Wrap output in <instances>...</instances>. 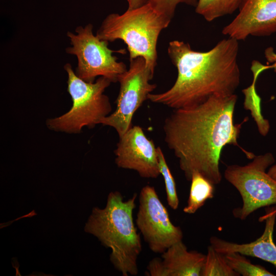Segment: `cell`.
Segmentation results:
<instances>
[{
    "label": "cell",
    "mask_w": 276,
    "mask_h": 276,
    "mask_svg": "<svg viewBox=\"0 0 276 276\" xmlns=\"http://www.w3.org/2000/svg\"><path fill=\"white\" fill-rule=\"evenodd\" d=\"M238 96L214 95L197 105L174 109L164 123L165 141L178 158L187 180L198 172L214 185L220 183L219 163L223 148L238 146L247 158L255 155L238 144L242 124L234 123Z\"/></svg>",
    "instance_id": "1"
},
{
    "label": "cell",
    "mask_w": 276,
    "mask_h": 276,
    "mask_svg": "<svg viewBox=\"0 0 276 276\" xmlns=\"http://www.w3.org/2000/svg\"><path fill=\"white\" fill-rule=\"evenodd\" d=\"M238 52V41L230 37L206 52L194 51L183 41L170 42L168 54L177 68L176 80L166 91L150 94L148 100L175 109L197 105L214 95L235 94L240 82Z\"/></svg>",
    "instance_id": "2"
},
{
    "label": "cell",
    "mask_w": 276,
    "mask_h": 276,
    "mask_svg": "<svg viewBox=\"0 0 276 276\" xmlns=\"http://www.w3.org/2000/svg\"><path fill=\"white\" fill-rule=\"evenodd\" d=\"M136 197L134 193L124 200L121 193L111 192L104 208L93 209L84 228L85 232L110 248V261L123 276L139 273L137 259L142 245L133 219Z\"/></svg>",
    "instance_id": "3"
},
{
    "label": "cell",
    "mask_w": 276,
    "mask_h": 276,
    "mask_svg": "<svg viewBox=\"0 0 276 276\" xmlns=\"http://www.w3.org/2000/svg\"><path fill=\"white\" fill-rule=\"evenodd\" d=\"M171 19L156 11L149 3L122 14L106 16L96 35L112 42L120 39L127 45L130 60L141 57L154 75L157 64V43L159 35Z\"/></svg>",
    "instance_id": "4"
},
{
    "label": "cell",
    "mask_w": 276,
    "mask_h": 276,
    "mask_svg": "<svg viewBox=\"0 0 276 276\" xmlns=\"http://www.w3.org/2000/svg\"><path fill=\"white\" fill-rule=\"evenodd\" d=\"M64 68L67 74V91L73 105L67 112L49 119L47 125L52 130L79 133L83 127L92 128L110 114V101L104 92L111 82L100 77L95 82H87L76 75L70 63Z\"/></svg>",
    "instance_id": "5"
},
{
    "label": "cell",
    "mask_w": 276,
    "mask_h": 276,
    "mask_svg": "<svg viewBox=\"0 0 276 276\" xmlns=\"http://www.w3.org/2000/svg\"><path fill=\"white\" fill-rule=\"evenodd\" d=\"M275 162L268 152L256 156L245 166L232 165L224 171L225 179L234 186L242 199V205L233 210L234 216L242 220L264 206L276 205V180L266 172Z\"/></svg>",
    "instance_id": "6"
},
{
    "label": "cell",
    "mask_w": 276,
    "mask_h": 276,
    "mask_svg": "<svg viewBox=\"0 0 276 276\" xmlns=\"http://www.w3.org/2000/svg\"><path fill=\"white\" fill-rule=\"evenodd\" d=\"M89 24L84 27L76 28L74 34L67 33L71 46L66 48L67 53L75 55L78 65L76 75L87 82H94L96 77H104L111 82H116L119 77L127 70L126 64L118 61L113 53L125 54V49L112 50L108 47L107 41L101 40L93 31Z\"/></svg>",
    "instance_id": "7"
},
{
    "label": "cell",
    "mask_w": 276,
    "mask_h": 276,
    "mask_svg": "<svg viewBox=\"0 0 276 276\" xmlns=\"http://www.w3.org/2000/svg\"><path fill=\"white\" fill-rule=\"evenodd\" d=\"M153 75L144 59L139 57L130 60L129 67L119 77L120 90L115 110L104 118L100 124L113 128L119 137L132 127L135 111L148 100L156 85L150 83Z\"/></svg>",
    "instance_id": "8"
},
{
    "label": "cell",
    "mask_w": 276,
    "mask_h": 276,
    "mask_svg": "<svg viewBox=\"0 0 276 276\" xmlns=\"http://www.w3.org/2000/svg\"><path fill=\"white\" fill-rule=\"evenodd\" d=\"M135 223L149 248L155 253H163L183 238L181 229L172 223L155 188L149 185L141 190Z\"/></svg>",
    "instance_id": "9"
},
{
    "label": "cell",
    "mask_w": 276,
    "mask_h": 276,
    "mask_svg": "<svg viewBox=\"0 0 276 276\" xmlns=\"http://www.w3.org/2000/svg\"><path fill=\"white\" fill-rule=\"evenodd\" d=\"M114 153L119 168L134 170L143 178H156L160 175L157 147L139 126H132L119 137Z\"/></svg>",
    "instance_id": "10"
},
{
    "label": "cell",
    "mask_w": 276,
    "mask_h": 276,
    "mask_svg": "<svg viewBox=\"0 0 276 276\" xmlns=\"http://www.w3.org/2000/svg\"><path fill=\"white\" fill-rule=\"evenodd\" d=\"M239 9L236 17L223 28V35L239 41L276 33V0H242Z\"/></svg>",
    "instance_id": "11"
},
{
    "label": "cell",
    "mask_w": 276,
    "mask_h": 276,
    "mask_svg": "<svg viewBox=\"0 0 276 276\" xmlns=\"http://www.w3.org/2000/svg\"><path fill=\"white\" fill-rule=\"evenodd\" d=\"M206 255L188 251L180 241L162 253L161 258L152 259L147 267L150 276H201Z\"/></svg>",
    "instance_id": "12"
},
{
    "label": "cell",
    "mask_w": 276,
    "mask_h": 276,
    "mask_svg": "<svg viewBox=\"0 0 276 276\" xmlns=\"http://www.w3.org/2000/svg\"><path fill=\"white\" fill-rule=\"evenodd\" d=\"M266 213L264 216L261 217V220H265L264 231L255 241L248 243L238 244L213 236L210 239L211 245L223 255L238 252L244 256L259 258L276 267V245L273 240L276 205L267 209Z\"/></svg>",
    "instance_id": "13"
},
{
    "label": "cell",
    "mask_w": 276,
    "mask_h": 276,
    "mask_svg": "<svg viewBox=\"0 0 276 276\" xmlns=\"http://www.w3.org/2000/svg\"><path fill=\"white\" fill-rule=\"evenodd\" d=\"M190 181V194L187 204L183 211L185 213L192 214L202 206L208 199L213 197L214 187L213 183L198 172L193 173Z\"/></svg>",
    "instance_id": "14"
},
{
    "label": "cell",
    "mask_w": 276,
    "mask_h": 276,
    "mask_svg": "<svg viewBox=\"0 0 276 276\" xmlns=\"http://www.w3.org/2000/svg\"><path fill=\"white\" fill-rule=\"evenodd\" d=\"M242 0H198L195 11L208 21L231 14L240 7Z\"/></svg>",
    "instance_id": "15"
},
{
    "label": "cell",
    "mask_w": 276,
    "mask_h": 276,
    "mask_svg": "<svg viewBox=\"0 0 276 276\" xmlns=\"http://www.w3.org/2000/svg\"><path fill=\"white\" fill-rule=\"evenodd\" d=\"M254 81L252 84L242 90L244 95V107L250 111L251 115L256 122L260 133L265 136L269 132L270 124L268 120L264 118L261 112V101L256 88L255 83L259 75L254 74Z\"/></svg>",
    "instance_id": "16"
},
{
    "label": "cell",
    "mask_w": 276,
    "mask_h": 276,
    "mask_svg": "<svg viewBox=\"0 0 276 276\" xmlns=\"http://www.w3.org/2000/svg\"><path fill=\"white\" fill-rule=\"evenodd\" d=\"M239 275L229 266L223 254L217 251L211 245L208 247L201 276Z\"/></svg>",
    "instance_id": "17"
},
{
    "label": "cell",
    "mask_w": 276,
    "mask_h": 276,
    "mask_svg": "<svg viewBox=\"0 0 276 276\" xmlns=\"http://www.w3.org/2000/svg\"><path fill=\"white\" fill-rule=\"evenodd\" d=\"M223 255L229 266L240 275H275L274 274L268 271L262 266L252 264L244 255L239 253L231 252Z\"/></svg>",
    "instance_id": "18"
},
{
    "label": "cell",
    "mask_w": 276,
    "mask_h": 276,
    "mask_svg": "<svg viewBox=\"0 0 276 276\" xmlns=\"http://www.w3.org/2000/svg\"><path fill=\"white\" fill-rule=\"evenodd\" d=\"M157 153L159 171L165 182L167 201L171 209L176 210L179 205V199L175 181L165 159L163 152L159 147H157Z\"/></svg>",
    "instance_id": "19"
},
{
    "label": "cell",
    "mask_w": 276,
    "mask_h": 276,
    "mask_svg": "<svg viewBox=\"0 0 276 276\" xmlns=\"http://www.w3.org/2000/svg\"><path fill=\"white\" fill-rule=\"evenodd\" d=\"M147 2L158 12L172 19L178 4L184 3L196 7L198 0H147Z\"/></svg>",
    "instance_id": "20"
},
{
    "label": "cell",
    "mask_w": 276,
    "mask_h": 276,
    "mask_svg": "<svg viewBox=\"0 0 276 276\" xmlns=\"http://www.w3.org/2000/svg\"><path fill=\"white\" fill-rule=\"evenodd\" d=\"M128 4V10H131L138 8L147 2V0H127Z\"/></svg>",
    "instance_id": "21"
},
{
    "label": "cell",
    "mask_w": 276,
    "mask_h": 276,
    "mask_svg": "<svg viewBox=\"0 0 276 276\" xmlns=\"http://www.w3.org/2000/svg\"><path fill=\"white\" fill-rule=\"evenodd\" d=\"M265 56L269 62H276V53L273 51L272 48H269L266 50Z\"/></svg>",
    "instance_id": "22"
},
{
    "label": "cell",
    "mask_w": 276,
    "mask_h": 276,
    "mask_svg": "<svg viewBox=\"0 0 276 276\" xmlns=\"http://www.w3.org/2000/svg\"><path fill=\"white\" fill-rule=\"evenodd\" d=\"M267 173L271 177L276 180V164L270 167Z\"/></svg>",
    "instance_id": "23"
},
{
    "label": "cell",
    "mask_w": 276,
    "mask_h": 276,
    "mask_svg": "<svg viewBox=\"0 0 276 276\" xmlns=\"http://www.w3.org/2000/svg\"><path fill=\"white\" fill-rule=\"evenodd\" d=\"M268 68H273L274 71L276 73V62L273 63L272 65L267 66Z\"/></svg>",
    "instance_id": "24"
},
{
    "label": "cell",
    "mask_w": 276,
    "mask_h": 276,
    "mask_svg": "<svg viewBox=\"0 0 276 276\" xmlns=\"http://www.w3.org/2000/svg\"></svg>",
    "instance_id": "25"
}]
</instances>
